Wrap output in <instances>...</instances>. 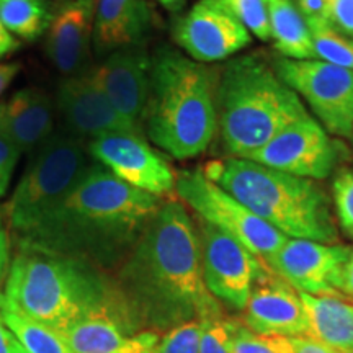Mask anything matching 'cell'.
<instances>
[{
	"label": "cell",
	"mask_w": 353,
	"mask_h": 353,
	"mask_svg": "<svg viewBox=\"0 0 353 353\" xmlns=\"http://www.w3.org/2000/svg\"><path fill=\"white\" fill-rule=\"evenodd\" d=\"M114 281L136 322L156 332L221 312L203 280L196 224L175 198L162 203Z\"/></svg>",
	"instance_id": "1"
},
{
	"label": "cell",
	"mask_w": 353,
	"mask_h": 353,
	"mask_svg": "<svg viewBox=\"0 0 353 353\" xmlns=\"http://www.w3.org/2000/svg\"><path fill=\"white\" fill-rule=\"evenodd\" d=\"M165 200L92 164L65 200L20 245L64 255L100 270L120 268Z\"/></svg>",
	"instance_id": "2"
},
{
	"label": "cell",
	"mask_w": 353,
	"mask_h": 353,
	"mask_svg": "<svg viewBox=\"0 0 353 353\" xmlns=\"http://www.w3.org/2000/svg\"><path fill=\"white\" fill-rule=\"evenodd\" d=\"M3 298L15 311L61 334L87 317L130 311L117 281L103 270L25 245L10 265Z\"/></svg>",
	"instance_id": "3"
},
{
	"label": "cell",
	"mask_w": 353,
	"mask_h": 353,
	"mask_svg": "<svg viewBox=\"0 0 353 353\" xmlns=\"http://www.w3.org/2000/svg\"><path fill=\"white\" fill-rule=\"evenodd\" d=\"M218 70L162 44L151 54V87L143 130L176 161L201 156L218 131Z\"/></svg>",
	"instance_id": "4"
},
{
	"label": "cell",
	"mask_w": 353,
	"mask_h": 353,
	"mask_svg": "<svg viewBox=\"0 0 353 353\" xmlns=\"http://www.w3.org/2000/svg\"><path fill=\"white\" fill-rule=\"evenodd\" d=\"M201 170L211 182L290 239L339 244L332 200L316 180L239 157L211 161Z\"/></svg>",
	"instance_id": "5"
},
{
	"label": "cell",
	"mask_w": 353,
	"mask_h": 353,
	"mask_svg": "<svg viewBox=\"0 0 353 353\" xmlns=\"http://www.w3.org/2000/svg\"><path fill=\"white\" fill-rule=\"evenodd\" d=\"M216 113L228 157L247 159L273 136L306 117L303 100L278 77L270 59L249 52L231 57L218 74Z\"/></svg>",
	"instance_id": "6"
},
{
	"label": "cell",
	"mask_w": 353,
	"mask_h": 353,
	"mask_svg": "<svg viewBox=\"0 0 353 353\" xmlns=\"http://www.w3.org/2000/svg\"><path fill=\"white\" fill-rule=\"evenodd\" d=\"M87 154L82 141L69 134L51 136L38 149L6 206L8 226L20 239L38 228L81 183L92 165Z\"/></svg>",
	"instance_id": "7"
},
{
	"label": "cell",
	"mask_w": 353,
	"mask_h": 353,
	"mask_svg": "<svg viewBox=\"0 0 353 353\" xmlns=\"http://www.w3.org/2000/svg\"><path fill=\"white\" fill-rule=\"evenodd\" d=\"M175 195L185 206L195 211L198 218L232 236L265 263L288 241V237L245 208L226 190L211 182L201 169L176 172Z\"/></svg>",
	"instance_id": "8"
},
{
	"label": "cell",
	"mask_w": 353,
	"mask_h": 353,
	"mask_svg": "<svg viewBox=\"0 0 353 353\" xmlns=\"http://www.w3.org/2000/svg\"><path fill=\"white\" fill-rule=\"evenodd\" d=\"M278 77L296 92L329 134L350 139L353 132V70L325 61H296L275 56Z\"/></svg>",
	"instance_id": "9"
},
{
	"label": "cell",
	"mask_w": 353,
	"mask_h": 353,
	"mask_svg": "<svg viewBox=\"0 0 353 353\" xmlns=\"http://www.w3.org/2000/svg\"><path fill=\"white\" fill-rule=\"evenodd\" d=\"M201 270L206 288L234 311H244L250 291L267 263L239 241L196 216Z\"/></svg>",
	"instance_id": "10"
},
{
	"label": "cell",
	"mask_w": 353,
	"mask_h": 353,
	"mask_svg": "<svg viewBox=\"0 0 353 353\" xmlns=\"http://www.w3.org/2000/svg\"><path fill=\"white\" fill-rule=\"evenodd\" d=\"M342 149V144L330 138L324 126L309 113L281 130L247 159L317 182L337 172Z\"/></svg>",
	"instance_id": "11"
},
{
	"label": "cell",
	"mask_w": 353,
	"mask_h": 353,
	"mask_svg": "<svg viewBox=\"0 0 353 353\" xmlns=\"http://www.w3.org/2000/svg\"><path fill=\"white\" fill-rule=\"evenodd\" d=\"M87 152L131 187L169 200L175 195L176 174L151 148L144 134L112 132L88 141Z\"/></svg>",
	"instance_id": "12"
},
{
	"label": "cell",
	"mask_w": 353,
	"mask_h": 353,
	"mask_svg": "<svg viewBox=\"0 0 353 353\" xmlns=\"http://www.w3.org/2000/svg\"><path fill=\"white\" fill-rule=\"evenodd\" d=\"M350 254L352 249L347 245L288 237L267 265L299 293L339 296Z\"/></svg>",
	"instance_id": "13"
},
{
	"label": "cell",
	"mask_w": 353,
	"mask_h": 353,
	"mask_svg": "<svg viewBox=\"0 0 353 353\" xmlns=\"http://www.w3.org/2000/svg\"><path fill=\"white\" fill-rule=\"evenodd\" d=\"M174 41L198 63L231 59L252 43V34L219 0H198L172 30Z\"/></svg>",
	"instance_id": "14"
},
{
	"label": "cell",
	"mask_w": 353,
	"mask_h": 353,
	"mask_svg": "<svg viewBox=\"0 0 353 353\" xmlns=\"http://www.w3.org/2000/svg\"><path fill=\"white\" fill-rule=\"evenodd\" d=\"M57 110L69 136L79 141H94L112 132L144 131L113 107L108 97L97 85L94 65L77 76L65 77L57 94Z\"/></svg>",
	"instance_id": "15"
},
{
	"label": "cell",
	"mask_w": 353,
	"mask_h": 353,
	"mask_svg": "<svg viewBox=\"0 0 353 353\" xmlns=\"http://www.w3.org/2000/svg\"><path fill=\"white\" fill-rule=\"evenodd\" d=\"M245 327L263 335L304 337L309 321L296 291L270 268H263L250 291L241 317Z\"/></svg>",
	"instance_id": "16"
},
{
	"label": "cell",
	"mask_w": 353,
	"mask_h": 353,
	"mask_svg": "<svg viewBox=\"0 0 353 353\" xmlns=\"http://www.w3.org/2000/svg\"><path fill=\"white\" fill-rule=\"evenodd\" d=\"M94 77L113 107L143 130L151 87V54L145 44H131L110 52L103 63L94 65Z\"/></svg>",
	"instance_id": "17"
},
{
	"label": "cell",
	"mask_w": 353,
	"mask_h": 353,
	"mask_svg": "<svg viewBox=\"0 0 353 353\" xmlns=\"http://www.w3.org/2000/svg\"><path fill=\"white\" fill-rule=\"evenodd\" d=\"M74 353H157L161 334L139 330L130 311L87 317L63 332Z\"/></svg>",
	"instance_id": "18"
},
{
	"label": "cell",
	"mask_w": 353,
	"mask_h": 353,
	"mask_svg": "<svg viewBox=\"0 0 353 353\" xmlns=\"http://www.w3.org/2000/svg\"><path fill=\"white\" fill-rule=\"evenodd\" d=\"M97 0H63L48 26L46 52L65 77L77 76L88 65L94 41Z\"/></svg>",
	"instance_id": "19"
},
{
	"label": "cell",
	"mask_w": 353,
	"mask_h": 353,
	"mask_svg": "<svg viewBox=\"0 0 353 353\" xmlns=\"http://www.w3.org/2000/svg\"><path fill=\"white\" fill-rule=\"evenodd\" d=\"M54 108L41 88H23L10 99L0 101V134L19 151L33 152L52 134Z\"/></svg>",
	"instance_id": "20"
},
{
	"label": "cell",
	"mask_w": 353,
	"mask_h": 353,
	"mask_svg": "<svg viewBox=\"0 0 353 353\" xmlns=\"http://www.w3.org/2000/svg\"><path fill=\"white\" fill-rule=\"evenodd\" d=\"M152 25L145 0H97L94 46L99 54L144 43Z\"/></svg>",
	"instance_id": "21"
},
{
	"label": "cell",
	"mask_w": 353,
	"mask_h": 353,
	"mask_svg": "<svg viewBox=\"0 0 353 353\" xmlns=\"http://www.w3.org/2000/svg\"><path fill=\"white\" fill-rule=\"evenodd\" d=\"M299 296L309 321L306 337L335 353H353V303L342 296Z\"/></svg>",
	"instance_id": "22"
},
{
	"label": "cell",
	"mask_w": 353,
	"mask_h": 353,
	"mask_svg": "<svg viewBox=\"0 0 353 353\" xmlns=\"http://www.w3.org/2000/svg\"><path fill=\"white\" fill-rule=\"evenodd\" d=\"M270 20L272 41L280 56L296 61H314L309 28L294 0H265Z\"/></svg>",
	"instance_id": "23"
},
{
	"label": "cell",
	"mask_w": 353,
	"mask_h": 353,
	"mask_svg": "<svg viewBox=\"0 0 353 353\" xmlns=\"http://www.w3.org/2000/svg\"><path fill=\"white\" fill-rule=\"evenodd\" d=\"M0 317L28 353H74L63 334L15 311L6 299L0 307Z\"/></svg>",
	"instance_id": "24"
},
{
	"label": "cell",
	"mask_w": 353,
	"mask_h": 353,
	"mask_svg": "<svg viewBox=\"0 0 353 353\" xmlns=\"http://www.w3.org/2000/svg\"><path fill=\"white\" fill-rule=\"evenodd\" d=\"M52 12L48 0H0V20L8 32L25 41L46 32Z\"/></svg>",
	"instance_id": "25"
},
{
	"label": "cell",
	"mask_w": 353,
	"mask_h": 353,
	"mask_svg": "<svg viewBox=\"0 0 353 353\" xmlns=\"http://www.w3.org/2000/svg\"><path fill=\"white\" fill-rule=\"evenodd\" d=\"M316 57L319 61L353 70V39L343 37L327 21H306Z\"/></svg>",
	"instance_id": "26"
},
{
	"label": "cell",
	"mask_w": 353,
	"mask_h": 353,
	"mask_svg": "<svg viewBox=\"0 0 353 353\" xmlns=\"http://www.w3.org/2000/svg\"><path fill=\"white\" fill-rule=\"evenodd\" d=\"M229 353H294L290 337L257 334L241 319H226Z\"/></svg>",
	"instance_id": "27"
},
{
	"label": "cell",
	"mask_w": 353,
	"mask_h": 353,
	"mask_svg": "<svg viewBox=\"0 0 353 353\" xmlns=\"http://www.w3.org/2000/svg\"><path fill=\"white\" fill-rule=\"evenodd\" d=\"M260 41H272L270 20L265 0H219Z\"/></svg>",
	"instance_id": "28"
},
{
	"label": "cell",
	"mask_w": 353,
	"mask_h": 353,
	"mask_svg": "<svg viewBox=\"0 0 353 353\" xmlns=\"http://www.w3.org/2000/svg\"><path fill=\"white\" fill-rule=\"evenodd\" d=\"M332 206L339 226L353 239V169H337L332 182Z\"/></svg>",
	"instance_id": "29"
},
{
	"label": "cell",
	"mask_w": 353,
	"mask_h": 353,
	"mask_svg": "<svg viewBox=\"0 0 353 353\" xmlns=\"http://www.w3.org/2000/svg\"><path fill=\"white\" fill-rule=\"evenodd\" d=\"M200 321H190L164 334L157 353H200Z\"/></svg>",
	"instance_id": "30"
},
{
	"label": "cell",
	"mask_w": 353,
	"mask_h": 353,
	"mask_svg": "<svg viewBox=\"0 0 353 353\" xmlns=\"http://www.w3.org/2000/svg\"><path fill=\"white\" fill-rule=\"evenodd\" d=\"M200 353H229L226 317L214 312L200 319Z\"/></svg>",
	"instance_id": "31"
},
{
	"label": "cell",
	"mask_w": 353,
	"mask_h": 353,
	"mask_svg": "<svg viewBox=\"0 0 353 353\" xmlns=\"http://www.w3.org/2000/svg\"><path fill=\"white\" fill-rule=\"evenodd\" d=\"M327 23L353 39V0H327Z\"/></svg>",
	"instance_id": "32"
},
{
	"label": "cell",
	"mask_w": 353,
	"mask_h": 353,
	"mask_svg": "<svg viewBox=\"0 0 353 353\" xmlns=\"http://www.w3.org/2000/svg\"><path fill=\"white\" fill-rule=\"evenodd\" d=\"M20 151L8 141L6 136L0 134V198L6 195L10 185L13 170L19 162Z\"/></svg>",
	"instance_id": "33"
},
{
	"label": "cell",
	"mask_w": 353,
	"mask_h": 353,
	"mask_svg": "<svg viewBox=\"0 0 353 353\" xmlns=\"http://www.w3.org/2000/svg\"><path fill=\"white\" fill-rule=\"evenodd\" d=\"M10 265H12L10 236H8L6 219H3L2 213H0V285L7 280Z\"/></svg>",
	"instance_id": "34"
},
{
	"label": "cell",
	"mask_w": 353,
	"mask_h": 353,
	"mask_svg": "<svg viewBox=\"0 0 353 353\" xmlns=\"http://www.w3.org/2000/svg\"><path fill=\"white\" fill-rule=\"evenodd\" d=\"M304 21H327V0H294Z\"/></svg>",
	"instance_id": "35"
},
{
	"label": "cell",
	"mask_w": 353,
	"mask_h": 353,
	"mask_svg": "<svg viewBox=\"0 0 353 353\" xmlns=\"http://www.w3.org/2000/svg\"><path fill=\"white\" fill-rule=\"evenodd\" d=\"M2 304H0V307H2ZM0 353H28L17 339V335L7 327L2 317H0Z\"/></svg>",
	"instance_id": "36"
},
{
	"label": "cell",
	"mask_w": 353,
	"mask_h": 353,
	"mask_svg": "<svg viewBox=\"0 0 353 353\" xmlns=\"http://www.w3.org/2000/svg\"><path fill=\"white\" fill-rule=\"evenodd\" d=\"M291 343H293V350L294 353H335L334 350H330L325 345H322L314 339L311 337H290Z\"/></svg>",
	"instance_id": "37"
},
{
	"label": "cell",
	"mask_w": 353,
	"mask_h": 353,
	"mask_svg": "<svg viewBox=\"0 0 353 353\" xmlns=\"http://www.w3.org/2000/svg\"><path fill=\"white\" fill-rule=\"evenodd\" d=\"M19 48V41H17L15 37L8 32L6 28V25L2 23V20H0V59H3V57L10 54Z\"/></svg>",
	"instance_id": "38"
},
{
	"label": "cell",
	"mask_w": 353,
	"mask_h": 353,
	"mask_svg": "<svg viewBox=\"0 0 353 353\" xmlns=\"http://www.w3.org/2000/svg\"><path fill=\"white\" fill-rule=\"evenodd\" d=\"M21 65L19 63H7L0 64V95L6 92V88L10 85L17 74L20 72Z\"/></svg>",
	"instance_id": "39"
},
{
	"label": "cell",
	"mask_w": 353,
	"mask_h": 353,
	"mask_svg": "<svg viewBox=\"0 0 353 353\" xmlns=\"http://www.w3.org/2000/svg\"><path fill=\"white\" fill-rule=\"evenodd\" d=\"M343 294H347L348 298L353 299V249L350 254V259H348L347 270H345V281H343Z\"/></svg>",
	"instance_id": "40"
},
{
	"label": "cell",
	"mask_w": 353,
	"mask_h": 353,
	"mask_svg": "<svg viewBox=\"0 0 353 353\" xmlns=\"http://www.w3.org/2000/svg\"><path fill=\"white\" fill-rule=\"evenodd\" d=\"M156 2L161 3V6H164L165 8H176L180 3H183L185 0H156Z\"/></svg>",
	"instance_id": "41"
},
{
	"label": "cell",
	"mask_w": 353,
	"mask_h": 353,
	"mask_svg": "<svg viewBox=\"0 0 353 353\" xmlns=\"http://www.w3.org/2000/svg\"><path fill=\"white\" fill-rule=\"evenodd\" d=\"M3 299H6V298H3V294H0V304L3 303Z\"/></svg>",
	"instance_id": "42"
},
{
	"label": "cell",
	"mask_w": 353,
	"mask_h": 353,
	"mask_svg": "<svg viewBox=\"0 0 353 353\" xmlns=\"http://www.w3.org/2000/svg\"><path fill=\"white\" fill-rule=\"evenodd\" d=\"M350 141H352V144H353V132H352V136H350Z\"/></svg>",
	"instance_id": "43"
}]
</instances>
